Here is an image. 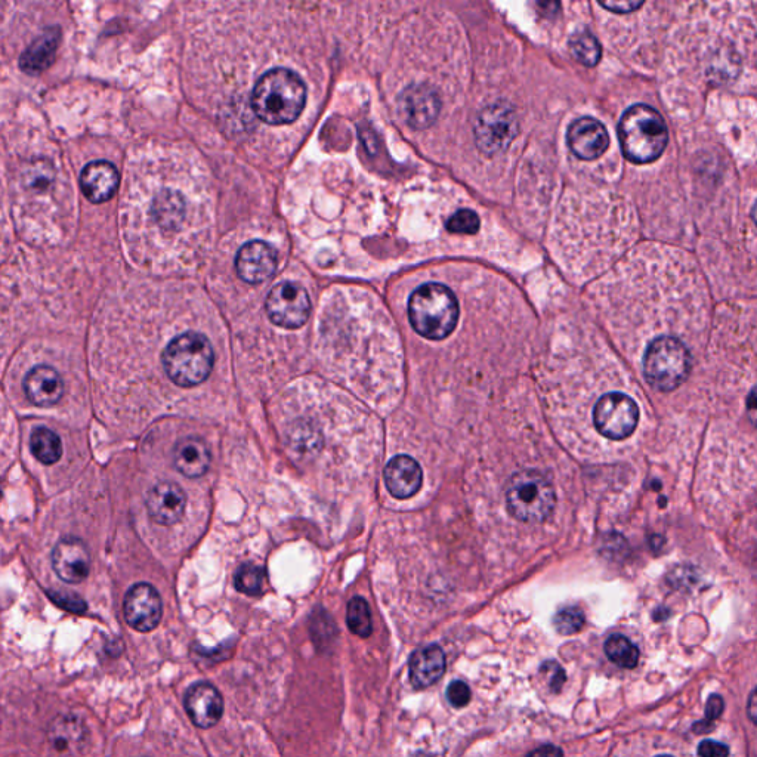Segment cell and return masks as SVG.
<instances>
[{"label":"cell","instance_id":"cell-1","mask_svg":"<svg viewBox=\"0 0 757 757\" xmlns=\"http://www.w3.org/2000/svg\"><path fill=\"white\" fill-rule=\"evenodd\" d=\"M307 103V88L293 71L274 69L261 76L252 94L256 116L268 125H287L301 116Z\"/></svg>","mask_w":757,"mask_h":757},{"label":"cell","instance_id":"cell-2","mask_svg":"<svg viewBox=\"0 0 757 757\" xmlns=\"http://www.w3.org/2000/svg\"><path fill=\"white\" fill-rule=\"evenodd\" d=\"M621 150L630 162L647 165L663 154L669 141L663 117L650 105L636 104L621 117Z\"/></svg>","mask_w":757,"mask_h":757},{"label":"cell","instance_id":"cell-3","mask_svg":"<svg viewBox=\"0 0 757 757\" xmlns=\"http://www.w3.org/2000/svg\"><path fill=\"white\" fill-rule=\"evenodd\" d=\"M409 318L420 336L441 341L456 329L459 304L454 293L443 284H423L410 296Z\"/></svg>","mask_w":757,"mask_h":757},{"label":"cell","instance_id":"cell-4","mask_svg":"<svg viewBox=\"0 0 757 757\" xmlns=\"http://www.w3.org/2000/svg\"><path fill=\"white\" fill-rule=\"evenodd\" d=\"M162 361L166 375L173 383L191 388L209 378L215 354L206 336L188 332L169 342L163 351Z\"/></svg>","mask_w":757,"mask_h":757},{"label":"cell","instance_id":"cell-5","mask_svg":"<svg viewBox=\"0 0 757 757\" xmlns=\"http://www.w3.org/2000/svg\"><path fill=\"white\" fill-rule=\"evenodd\" d=\"M508 509L515 518L528 524H539L551 517L556 497L553 485L537 471H519L506 490Z\"/></svg>","mask_w":757,"mask_h":757},{"label":"cell","instance_id":"cell-6","mask_svg":"<svg viewBox=\"0 0 757 757\" xmlns=\"http://www.w3.org/2000/svg\"><path fill=\"white\" fill-rule=\"evenodd\" d=\"M691 370L687 346L672 336H661L648 346L644 357V376L654 389L672 392L682 385Z\"/></svg>","mask_w":757,"mask_h":757},{"label":"cell","instance_id":"cell-7","mask_svg":"<svg viewBox=\"0 0 757 757\" xmlns=\"http://www.w3.org/2000/svg\"><path fill=\"white\" fill-rule=\"evenodd\" d=\"M593 422L604 437L626 440L638 426V404L620 392L604 395L593 409Z\"/></svg>","mask_w":757,"mask_h":757},{"label":"cell","instance_id":"cell-8","mask_svg":"<svg viewBox=\"0 0 757 757\" xmlns=\"http://www.w3.org/2000/svg\"><path fill=\"white\" fill-rule=\"evenodd\" d=\"M518 134V120L509 105L493 104L485 107L475 123V138L482 153L499 154L511 145Z\"/></svg>","mask_w":757,"mask_h":757},{"label":"cell","instance_id":"cell-9","mask_svg":"<svg viewBox=\"0 0 757 757\" xmlns=\"http://www.w3.org/2000/svg\"><path fill=\"white\" fill-rule=\"evenodd\" d=\"M270 320L284 329H299L311 314V299L304 287L295 283H281L271 290L267 298Z\"/></svg>","mask_w":757,"mask_h":757},{"label":"cell","instance_id":"cell-10","mask_svg":"<svg viewBox=\"0 0 757 757\" xmlns=\"http://www.w3.org/2000/svg\"><path fill=\"white\" fill-rule=\"evenodd\" d=\"M123 613L132 629L141 633L151 632L162 621V598L153 586L138 583L126 593Z\"/></svg>","mask_w":757,"mask_h":757},{"label":"cell","instance_id":"cell-11","mask_svg":"<svg viewBox=\"0 0 757 757\" xmlns=\"http://www.w3.org/2000/svg\"><path fill=\"white\" fill-rule=\"evenodd\" d=\"M184 707L194 725L210 729L221 722L224 715V698L215 685L200 681L185 691Z\"/></svg>","mask_w":757,"mask_h":757},{"label":"cell","instance_id":"cell-12","mask_svg":"<svg viewBox=\"0 0 757 757\" xmlns=\"http://www.w3.org/2000/svg\"><path fill=\"white\" fill-rule=\"evenodd\" d=\"M277 264L276 250L265 241H249L237 253V274L249 284H261L273 277Z\"/></svg>","mask_w":757,"mask_h":757},{"label":"cell","instance_id":"cell-13","mask_svg":"<svg viewBox=\"0 0 757 757\" xmlns=\"http://www.w3.org/2000/svg\"><path fill=\"white\" fill-rule=\"evenodd\" d=\"M52 567L63 582L76 585L89 576L91 555L82 540L66 537L52 552Z\"/></svg>","mask_w":757,"mask_h":757},{"label":"cell","instance_id":"cell-14","mask_svg":"<svg viewBox=\"0 0 757 757\" xmlns=\"http://www.w3.org/2000/svg\"><path fill=\"white\" fill-rule=\"evenodd\" d=\"M441 101L428 85H413L401 94L400 111L414 129L429 128L440 113Z\"/></svg>","mask_w":757,"mask_h":757},{"label":"cell","instance_id":"cell-15","mask_svg":"<svg viewBox=\"0 0 757 757\" xmlns=\"http://www.w3.org/2000/svg\"><path fill=\"white\" fill-rule=\"evenodd\" d=\"M570 150L582 160H595L607 151L610 144L607 129L592 117H582L568 129Z\"/></svg>","mask_w":757,"mask_h":757},{"label":"cell","instance_id":"cell-16","mask_svg":"<svg viewBox=\"0 0 757 757\" xmlns=\"http://www.w3.org/2000/svg\"><path fill=\"white\" fill-rule=\"evenodd\" d=\"M185 505L187 494L176 482H159L151 488L147 496L148 512L157 524H176L184 515Z\"/></svg>","mask_w":757,"mask_h":757},{"label":"cell","instance_id":"cell-17","mask_svg":"<svg viewBox=\"0 0 757 757\" xmlns=\"http://www.w3.org/2000/svg\"><path fill=\"white\" fill-rule=\"evenodd\" d=\"M120 176L113 163L98 160L91 162L80 173V187L89 202L101 203L113 199L119 188Z\"/></svg>","mask_w":757,"mask_h":757},{"label":"cell","instance_id":"cell-18","mask_svg":"<svg viewBox=\"0 0 757 757\" xmlns=\"http://www.w3.org/2000/svg\"><path fill=\"white\" fill-rule=\"evenodd\" d=\"M24 391L30 403L37 407H51L60 403L64 395V382L60 373L51 366H36L24 379Z\"/></svg>","mask_w":757,"mask_h":757},{"label":"cell","instance_id":"cell-19","mask_svg":"<svg viewBox=\"0 0 757 757\" xmlns=\"http://www.w3.org/2000/svg\"><path fill=\"white\" fill-rule=\"evenodd\" d=\"M446 666V654L443 648L437 644L426 645L414 651L410 657V682L417 689L432 687L443 678Z\"/></svg>","mask_w":757,"mask_h":757},{"label":"cell","instance_id":"cell-20","mask_svg":"<svg viewBox=\"0 0 757 757\" xmlns=\"http://www.w3.org/2000/svg\"><path fill=\"white\" fill-rule=\"evenodd\" d=\"M385 484L397 499H410L422 487V468L410 456H397L386 465Z\"/></svg>","mask_w":757,"mask_h":757},{"label":"cell","instance_id":"cell-21","mask_svg":"<svg viewBox=\"0 0 757 757\" xmlns=\"http://www.w3.org/2000/svg\"><path fill=\"white\" fill-rule=\"evenodd\" d=\"M61 32L58 27L45 30L20 57V69L24 73H43L54 64L57 57L58 45H60Z\"/></svg>","mask_w":757,"mask_h":757},{"label":"cell","instance_id":"cell-22","mask_svg":"<svg viewBox=\"0 0 757 757\" xmlns=\"http://www.w3.org/2000/svg\"><path fill=\"white\" fill-rule=\"evenodd\" d=\"M173 465L184 477H203L210 466V451L205 441L196 437L179 441L173 450Z\"/></svg>","mask_w":757,"mask_h":757},{"label":"cell","instance_id":"cell-23","mask_svg":"<svg viewBox=\"0 0 757 757\" xmlns=\"http://www.w3.org/2000/svg\"><path fill=\"white\" fill-rule=\"evenodd\" d=\"M49 740L57 752L80 753L88 744L89 731L80 719L61 716L49 728Z\"/></svg>","mask_w":757,"mask_h":757},{"label":"cell","instance_id":"cell-24","mask_svg":"<svg viewBox=\"0 0 757 757\" xmlns=\"http://www.w3.org/2000/svg\"><path fill=\"white\" fill-rule=\"evenodd\" d=\"M30 447H32V453L35 454L36 459L43 465H54L63 454L60 437L51 429L43 428V426L33 432Z\"/></svg>","mask_w":757,"mask_h":757},{"label":"cell","instance_id":"cell-25","mask_svg":"<svg viewBox=\"0 0 757 757\" xmlns=\"http://www.w3.org/2000/svg\"><path fill=\"white\" fill-rule=\"evenodd\" d=\"M605 654L621 669H633L639 663V650L629 638L624 635H613L604 645Z\"/></svg>","mask_w":757,"mask_h":757},{"label":"cell","instance_id":"cell-26","mask_svg":"<svg viewBox=\"0 0 757 757\" xmlns=\"http://www.w3.org/2000/svg\"><path fill=\"white\" fill-rule=\"evenodd\" d=\"M346 624L358 638L367 639L373 633L372 613L366 599L355 596L346 607Z\"/></svg>","mask_w":757,"mask_h":757},{"label":"cell","instance_id":"cell-27","mask_svg":"<svg viewBox=\"0 0 757 757\" xmlns=\"http://www.w3.org/2000/svg\"><path fill=\"white\" fill-rule=\"evenodd\" d=\"M570 49L577 61L587 67L596 66L601 60V45L589 32L576 33L570 40Z\"/></svg>","mask_w":757,"mask_h":757},{"label":"cell","instance_id":"cell-28","mask_svg":"<svg viewBox=\"0 0 757 757\" xmlns=\"http://www.w3.org/2000/svg\"><path fill=\"white\" fill-rule=\"evenodd\" d=\"M234 585L244 595H261L265 586V571L255 564H243L237 570Z\"/></svg>","mask_w":757,"mask_h":757},{"label":"cell","instance_id":"cell-29","mask_svg":"<svg viewBox=\"0 0 757 757\" xmlns=\"http://www.w3.org/2000/svg\"><path fill=\"white\" fill-rule=\"evenodd\" d=\"M480 216L474 210L462 209L457 210L447 222V228L450 233L454 234H477L480 230Z\"/></svg>","mask_w":757,"mask_h":757},{"label":"cell","instance_id":"cell-30","mask_svg":"<svg viewBox=\"0 0 757 757\" xmlns=\"http://www.w3.org/2000/svg\"><path fill=\"white\" fill-rule=\"evenodd\" d=\"M553 621L561 635H574L585 626V613L579 607H567L559 611Z\"/></svg>","mask_w":757,"mask_h":757},{"label":"cell","instance_id":"cell-31","mask_svg":"<svg viewBox=\"0 0 757 757\" xmlns=\"http://www.w3.org/2000/svg\"><path fill=\"white\" fill-rule=\"evenodd\" d=\"M48 596L54 604L70 613L83 614L88 608L86 602L77 593L67 592V590H49Z\"/></svg>","mask_w":757,"mask_h":757},{"label":"cell","instance_id":"cell-32","mask_svg":"<svg viewBox=\"0 0 757 757\" xmlns=\"http://www.w3.org/2000/svg\"><path fill=\"white\" fill-rule=\"evenodd\" d=\"M447 700L454 709H463L471 703V688L462 681H453L447 688Z\"/></svg>","mask_w":757,"mask_h":757},{"label":"cell","instance_id":"cell-33","mask_svg":"<svg viewBox=\"0 0 757 757\" xmlns=\"http://www.w3.org/2000/svg\"><path fill=\"white\" fill-rule=\"evenodd\" d=\"M698 756L700 757H728L729 747L719 741L704 740L698 746Z\"/></svg>","mask_w":757,"mask_h":757},{"label":"cell","instance_id":"cell-34","mask_svg":"<svg viewBox=\"0 0 757 757\" xmlns=\"http://www.w3.org/2000/svg\"><path fill=\"white\" fill-rule=\"evenodd\" d=\"M723 707H725V703H723V698L721 697V695L713 694L712 697L707 700L706 704L707 721H716V719H718L719 716L722 715Z\"/></svg>","mask_w":757,"mask_h":757},{"label":"cell","instance_id":"cell-35","mask_svg":"<svg viewBox=\"0 0 757 757\" xmlns=\"http://www.w3.org/2000/svg\"><path fill=\"white\" fill-rule=\"evenodd\" d=\"M604 8L610 9V11L616 12H632L635 9L641 8L642 2H635V0H629V2H601Z\"/></svg>","mask_w":757,"mask_h":757},{"label":"cell","instance_id":"cell-36","mask_svg":"<svg viewBox=\"0 0 757 757\" xmlns=\"http://www.w3.org/2000/svg\"><path fill=\"white\" fill-rule=\"evenodd\" d=\"M528 757H562V753L561 750L556 749V747L546 746L543 747V749L537 750V752H534L533 755H530Z\"/></svg>","mask_w":757,"mask_h":757},{"label":"cell","instance_id":"cell-37","mask_svg":"<svg viewBox=\"0 0 757 757\" xmlns=\"http://www.w3.org/2000/svg\"><path fill=\"white\" fill-rule=\"evenodd\" d=\"M756 692L752 691V694H750L749 698V704H747V707H749V716L750 719H752V722H756V713H757V706H756Z\"/></svg>","mask_w":757,"mask_h":757},{"label":"cell","instance_id":"cell-38","mask_svg":"<svg viewBox=\"0 0 757 757\" xmlns=\"http://www.w3.org/2000/svg\"><path fill=\"white\" fill-rule=\"evenodd\" d=\"M414 757H429V756L423 755V753H417V755Z\"/></svg>","mask_w":757,"mask_h":757},{"label":"cell","instance_id":"cell-39","mask_svg":"<svg viewBox=\"0 0 757 757\" xmlns=\"http://www.w3.org/2000/svg\"><path fill=\"white\" fill-rule=\"evenodd\" d=\"M657 757H672V756H657Z\"/></svg>","mask_w":757,"mask_h":757}]
</instances>
